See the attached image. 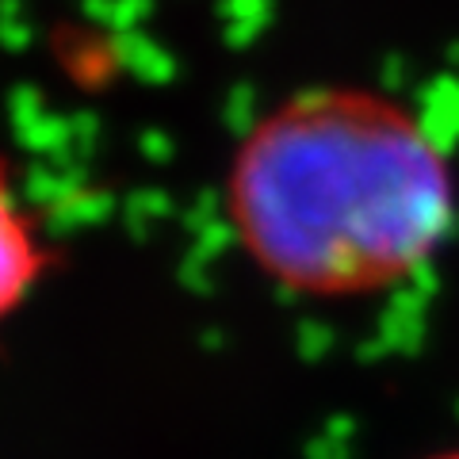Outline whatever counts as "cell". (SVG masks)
<instances>
[{"label":"cell","instance_id":"2","mask_svg":"<svg viewBox=\"0 0 459 459\" xmlns=\"http://www.w3.org/2000/svg\"><path fill=\"white\" fill-rule=\"evenodd\" d=\"M42 268H47V253L39 230L27 219L8 169L0 161V322L27 303V295L42 280Z\"/></svg>","mask_w":459,"mask_h":459},{"label":"cell","instance_id":"1","mask_svg":"<svg viewBox=\"0 0 459 459\" xmlns=\"http://www.w3.org/2000/svg\"><path fill=\"white\" fill-rule=\"evenodd\" d=\"M226 214L272 283L356 299L429 264L452 230L455 188L429 126L398 100L303 89L238 142Z\"/></svg>","mask_w":459,"mask_h":459},{"label":"cell","instance_id":"3","mask_svg":"<svg viewBox=\"0 0 459 459\" xmlns=\"http://www.w3.org/2000/svg\"><path fill=\"white\" fill-rule=\"evenodd\" d=\"M437 459H459V452H452V455H437Z\"/></svg>","mask_w":459,"mask_h":459}]
</instances>
